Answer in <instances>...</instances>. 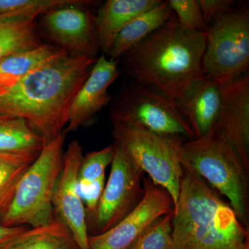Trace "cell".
<instances>
[{
    "label": "cell",
    "mask_w": 249,
    "mask_h": 249,
    "mask_svg": "<svg viewBox=\"0 0 249 249\" xmlns=\"http://www.w3.org/2000/svg\"><path fill=\"white\" fill-rule=\"evenodd\" d=\"M97 58L67 55L0 88V115L24 119L46 143L62 133Z\"/></svg>",
    "instance_id": "obj_1"
},
{
    "label": "cell",
    "mask_w": 249,
    "mask_h": 249,
    "mask_svg": "<svg viewBox=\"0 0 249 249\" xmlns=\"http://www.w3.org/2000/svg\"><path fill=\"white\" fill-rule=\"evenodd\" d=\"M206 32L188 30L173 17L121 58L131 80L178 103L204 78Z\"/></svg>",
    "instance_id": "obj_2"
},
{
    "label": "cell",
    "mask_w": 249,
    "mask_h": 249,
    "mask_svg": "<svg viewBox=\"0 0 249 249\" xmlns=\"http://www.w3.org/2000/svg\"><path fill=\"white\" fill-rule=\"evenodd\" d=\"M171 249H249V228L219 193L183 165Z\"/></svg>",
    "instance_id": "obj_3"
},
{
    "label": "cell",
    "mask_w": 249,
    "mask_h": 249,
    "mask_svg": "<svg viewBox=\"0 0 249 249\" xmlns=\"http://www.w3.org/2000/svg\"><path fill=\"white\" fill-rule=\"evenodd\" d=\"M180 160L225 196L239 220L249 228V166L217 129L183 142Z\"/></svg>",
    "instance_id": "obj_4"
},
{
    "label": "cell",
    "mask_w": 249,
    "mask_h": 249,
    "mask_svg": "<svg viewBox=\"0 0 249 249\" xmlns=\"http://www.w3.org/2000/svg\"><path fill=\"white\" fill-rule=\"evenodd\" d=\"M65 133L47 142L23 175L0 225L31 228L53 220V196L63 162Z\"/></svg>",
    "instance_id": "obj_5"
},
{
    "label": "cell",
    "mask_w": 249,
    "mask_h": 249,
    "mask_svg": "<svg viewBox=\"0 0 249 249\" xmlns=\"http://www.w3.org/2000/svg\"><path fill=\"white\" fill-rule=\"evenodd\" d=\"M112 124L114 142L147 173L152 182L169 193L175 209L182 176L180 148L183 139L162 137L135 124Z\"/></svg>",
    "instance_id": "obj_6"
},
{
    "label": "cell",
    "mask_w": 249,
    "mask_h": 249,
    "mask_svg": "<svg viewBox=\"0 0 249 249\" xmlns=\"http://www.w3.org/2000/svg\"><path fill=\"white\" fill-rule=\"evenodd\" d=\"M111 124H130L168 138L196 139L178 103L137 82L123 85L111 106Z\"/></svg>",
    "instance_id": "obj_7"
},
{
    "label": "cell",
    "mask_w": 249,
    "mask_h": 249,
    "mask_svg": "<svg viewBox=\"0 0 249 249\" xmlns=\"http://www.w3.org/2000/svg\"><path fill=\"white\" fill-rule=\"evenodd\" d=\"M249 67V11L233 10L208 27L203 71L224 84L245 75Z\"/></svg>",
    "instance_id": "obj_8"
},
{
    "label": "cell",
    "mask_w": 249,
    "mask_h": 249,
    "mask_svg": "<svg viewBox=\"0 0 249 249\" xmlns=\"http://www.w3.org/2000/svg\"><path fill=\"white\" fill-rule=\"evenodd\" d=\"M113 145L110 174L94 216L98 234L116 226L143 197L145 173L120 145Z\"/></svg>",
    "instance_id": "obj_9"
},
{
    "label": "cell",
    "mask_w": 249,
    "mask_h": 249,
    "mask_svg": "<svg viewBox=\"0 0 249 249\" xmlns=\"http://www.w3.org/2000/svg\"><path fill=\"white\" fill-rule=\"evenodd\" d=\"M144 195L137 207L107 231L89 236L90 249H127L160 217L174 211L169 193L147 177Z\"/></svg>",
    "instance_id": "obj_10"
},
{
    "label": "cell",
    "mask_w": 249,
    "mask_h": 249,
    "mask_svg": "<svg viewBox=\"0 0 249 249\" xmlns=\"http://www.w3.org/2000/svg\"><path fill=\"white\" fill-rule=\"evenodd\" d=\"M96 1L80 0L50 10L42 15L44 29L57 47L69 55L96 58L99 46L94 18L88 6Z\"/></svg>",
    "instance_id": "obj_11"
},
{
    "label": "cell",
    "mask_w": 249,
    "mask_h": 249,
    "mask_svg": "<svg viewBox=\"0 0 249 249\" xmlns=\"http://www.w3.org/2000/svg\"><path fill=\"white\" fill-rule=\"evenodd\" d=\"M83 158L80 142L71 141L64 152L63 162L53 196L54 212L71 232L79 249H90L86 211L78 189V174Z\"/></svg>",
    "instance_id": "obj_12"
},
{
    "label": "cell",
    "mask_w": 249,
    "mask_h": 249,
    "mask_svg": "<svg viewBox=\"0 0 249 249\" xmlns=\"http://www.w3.org/2000/svg\"><path fill=\"white\" fill-rule=\"evenodd\" d=\"M222 103L214 127L249 166V76L221 84Z\"/></svg>",
    "instance_id": "obj_13"
},
{
    "label": "cell",
    "mask_w": 249,
    "mask_h": 249,
    "mask_svg": "<svg viewBox=\"0 0 249 249\" xmlns=\"http://www.w3.org/2000/svg\"><path fill=\"white\" fill-rule=\"evenodd\" d=\"M121 72L118 62L106 58L104 53L97 59L72 102L65 133L76 132L82 126L89 124L110 103L112 96L108 89Z\"/></svg>",
    "instance_id": "obj_14"
},
{
    "label": "cell",
    "mask_w": 249,
    "mask_h": 249,
    "mask_svg": "<svg viewBox=\"0 0 249 249\" xmlns=\"http://www.w3.org/2000/svg\"><path fill=\"white\" fill-rule=\"evenodd\" d=\"M177 103L196 139L199 138L209 133L217 122L222 103L221 84L205 76L182 101Z\"/></svg>",
    "instance_id": "obj_15"
},
{
    "label": "cell",
    "mask_w": 249,
    "mask_h": 249,
    "mask_svg": "<svg viewBox=\"0 0 249 249\" xmlns=\"http://www.w3.org/2000/svg\"><path fill=\"white\" fill-rule=\"evenodd\" d=\"M160 0H108L98 10L94 23L99 49L105 55L114 40L133 18L158 4Z\"/></svg>",
    "instance_id": "obj_16"
},
{
    "label": "cell",
    "mask_w": 249,
    "mask_h": 249,
    "mask_svg": "<svg viewBox=\"0 0 249 249\" xmlns=\"http://www.w3.org/2000/svg\"><path fill=\"white\" fill-rule=\"evenodd\" d=\"M173 16L168 1H160L153 7L136 16L116 37L107 54L109 60L119 62L124 54L164 25Z\"/></svg>",
    "instance_id": "obj_17"
},
{
    "label": "cell",
    "mask_w": 249,
    "mask_h": 249,
    "mask_svg": "<svg viewBox=\"0 0 249 249\" xmlns=\"http://www.w3.org/2000/svg\"><path fill=\"white\" fill-rule=\"evenodd\" d=\"M56 45L43 43L40 47L15 54L0 61V88H6L18 80L67 55Z\"/></svg>",
    "instance_id": "obj_18"
},
{
    "label": "cell",
    "mask_w": 249,
    "mask_h": 249,
    "mask_svg": "<svg viewBox=\"0 0 249 249\" xmlns=\"http://www.w3.org/2000/svg\"><path fill=\"white\" fill-rule=\"evenodd\" d=\"M0 249H79L65 224L59 219L26 229Z\"/></svg>",
    "instance_id": "obj_19"
},
{
    "label": "cell",
    "mask_w": 249,
    "mask_h": 249,
    "mask_svg": "<svg viewBox=\"0 0 249 249\" xmlns=\"http://www.w3.org/2000/svg\"><path fill=\"white\" fill-rule=\"evenodd\" d=\"M43 43L36 19L0 18V61Z\"/></svg>",
    "instance_id": "obj_20"
},
{
    "label": "cell",
    "mask_w": 249,
    "mask_h": 249,
    "mask_svg": "<svg viewBox=\"0 0 249 249\" xmlns=\"http://www.w3.org/2000/svg\"><path fill=\"white\" fill-rule=\"evenodd\" d=\"M45 144L24 119L0 115V153L39 154Z\"/></svg>",
    "instance_id": "obj_21"
},
{
    "label": "cell",
    "mask_w": 249,
    "mask_h": 249,
    "mask_svg": "<svg viewBox=\"0 0 249 249\" xmlns=\"http://www.w3.org/2000/svg\"><path fill=\"white\" fill-rule=\"evenodd\" d=\"M39 154H9L0 159V217L9 209L21 178Z\"/></svg>",
    "instance_id": "obj_22"
},
{
    "label": "cell",
    "mask_w": 249,
    "mask_h": 249,
    "mask_svg": "<svg viewBox=\"0 0 249 249\" xmlns=\"http://www.w3.org/2000/svg\"><path fill=\"white\" fill-rule=\"evenodd\" d=\"M80 0H0V18L36 19L50 10Z\"/></svg>",
    "instance_id": "obj_23"
},
{
    "label": "cell",
    "mask_w": 249,
    "mask_h": 249,
    "mask_svg": "<svg viewBox=\"0 0 249 249\" xmlns=\"http://www.w3.org/2000/svg\"><path fill=\"white\" fill-rule=\"evenodd\" d=\"M173 215L160 217L127 249H171Z\"/></svg>",
    "instance_id": "obj_24"
},
{
    "label": "cell",
    "mask_w": 249,
    "mask_h": 249,
    "mask_svg": "<svg viewBox=\"0 0 249 249\" xmlns=\"http://www.w3.org/2000/svg\"><path fill=\"white\" fill-rule=\"evenodd\" d=\"M114 156V145L104 147L83 156L78 174L80 182L91 183L106 175V170L111 164Z\"/></svg>",
    "instance_id": "obj_25"
},
{
    "label": "cell",
    "mask_w": 249,
    "mask_h": 249,
    "mask_svg": "<svg viewBox=\"0 0 249 249\" xmlns=\"http://www.w3.org/2000/svg\"><path fill=\"white\" fill-rule=\"evenodd\" d=\"M168 3L181 27L199 32L207 30L198 0H168Z\"/></svg>",
    "instance_id": "obj_26"
},
{
    "label": "cell",
    "mask_w": 249,
    "mask_h": 249,
    "mask_svg": "<svg viewBox=\"0 0 249 249\" xmlns=\"http://www.w3.org/2000/svg\"><path fill=\"white\" fill-rule=\"evenodd\" d=\"M105 186L106 175H103L91 183L80 182L78 181V189L85 211L87 210L93 216L96 214Z\"/></svg>",
    "instance_id": "obj_27"
},
{
    "label": "cell",
    "mask_w": 249,
    "mask_h": 249,
    "mask_svg": "<svg viewBox=\"0 0 249 249\" xmlns=\"http://www.w3.org/2000/svg\"><path fill=\"white\" fill-rule=\"evenodd\" d=\"M204 22L208 27L217 19L233 11L232 0H198Z\"/></svg>",
    "instance_id": "obj_28"
},
{
    "label": "cell",
    "mask_w": 249,
    "mask_h": 249,
    "mask_svg": "<svg viewBox=\"0 0 249 249\" xmlns=\"http://www.w3.org/2000/svg\"><path fill=\"white\" fill-rule=\"evenodd\" d=\"M27 229V227H6L0 225V247Z\"/></svg>",
    "instance_id": "obj_29"
},
{
    "label": "cell",
    "mask_w": 249,
    "mask_h": 249,
    "mask_svg": "<svg viewBox=\"0 0 249 249\" xmlns=\"http://www.w3.org/2000/svg\"><path fill=\"white\" fill-rule=\"evenodd\" d=\"M6 155H9V154L0 153V159L2 158L3 157H4V156Z\"/></svg>",
    "instance_id": "obj_30"
}]
</instances>
